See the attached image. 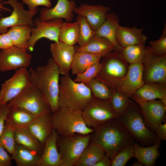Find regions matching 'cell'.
<instances>
[{
  "label": "cell",
  "instance_id": "cell-39",
  "mask_svg": "<svg viewBox=\"0 0 166 166\" xmlns=\"http://www.w3.org/2000/svg\"><path fill=\"white\" fill-rule=\"evenodd\" d=\"M16 144L14 130L5 124L4 130L0 136V145L11 155L14 151Z\"/></svg>",
  "mask_w": 166,
  "mask_h": 166
},
{
  "label": "cell",
  "instance_id": "cell-48",
  "mask_svg": "<svg viewBox=\"0 0 166 166\" xmlns=\"http://www.w3.org/2000/svg\"><path fill=\"white\" fill-rule=\"evenodd\" d=\"M2 11L10 12L12 10L4 6L3 3L0 2V11Z\"/></svg>",
  "mask_w": 166,
  "mask_h": 166
},
{
  "label": "cell",
  "instance_id": "cell-17",
  "mask_svg": "<svg viewBox=\"0 0 166 166\" xmlns=\"http://www.w3.org/2000/svg\"><path fill=\"white\" fill-rule=\"evenodd\" d=\"M50 50L60 74H69L76 52L75 47L59 42L51 44Z\"/></svg>",
  "mask_w": 166,
  "mask_h": 166
},
{
  "label": "cell",
  "instance_id": "cell-24",
  "mask_svg": "<svg viewBox=\"0 0 166 166\" xmlns=\"http://www.w3.org/2000/svg\"><path fill=\"white\" fill-rule=\"evenodd\" d=\"M37 116L22 109L10 108L6 118L5 124L14 130L27 129Z\"/></svg>",
  "mask_w": 166,
  "mask_h": 166
},
{
  "label": "cell",
  "instance_id": "cell-14",
  "mask_svg": "<svg viewBox=\"0 0 166 166\" xmlns=\"http://www.w3.org/2000/svg\"><path fill=\"white\" fill-rule=\"evenodd\" d=\"M26 49L12 45L0 50V71L6 72L26 68L30 65L32 57Z\"/></svg>",
  "mask_w": 166,
  "mask_h": 166
},
{
  "label": "cell",
  "instance_id": "cell-13",
  "mask_svg": "<svg viewBox=\"0 0 166 166\" xmlns=\"http://www.w3.org/2000/svg\"><path fill=\"white\" fill-rule=\"evenodd\" d=\"M31 83L30 73L27 68H22L16 70L14 75L2 85L0 91L2 104L8 103Z\"/></svg>",
  "mask_w": 166,
  "mask_h": 166
},
{
  "label": "cell",
  "instance_id": "cell-19",
  "mask_svg": "<svg viewBox=\"0 0 166 166\" xmlns=\"http://www.w3.org/2000/svg\"><path fill=\"white\" fill-rule=\"evenodd\" d=\"M110 9L109 6L101 5L81 3L75 9L74 13L84 17L95 31L104 22L106 14Z\"/></svg>",
  "mask_w": 166,
  "mask_h": 166
},
{
  "label": "cell",
  "instance_id": "cell-40",
  "mask_svg": "<svg viewBox=\"0 0 166 166\" xmlns=\"http://www.w3.org/2000/svg\"><path fill=\"white\" fill-rule=\"evenodd\" d=\"M101 68V65L100 62L96 63L83 72L77 74L73 80L76 82L85 84L95 78Z\"/></svg>",
  "mask_w": 166,
  "mask_h": 166
},
{
  "label": "cell",
  "instance_id": "cell-6",
  "mask_svg": "<svg viewBox=\"0 0 166 166\" xmlns=\"http://www.w3.org/2000/svg\"><path fill=\"white\" fill-rule=\"evenodd\" d=\"M101 61V68L95 78L106 84L112 91L116 90L126 75L129 65L122 50L115 48L103 57Z\"/></svg>",
  "mask_w": 166,
  "mask_h": 166
},
{
  "label": "cell",
  "instance_id": "cell-45",
  "mask_svg": "<svg viewBox=\"0 0 166 166\" xmlns=\"http://www.w3.org/2000/svg\"><path fill=\"white\" fill-rule=\"evenodd\" d=\"M13 45L7 32L0 34V50Z\"/></svg>",
  "mask_w": 166,
  "mask_h": 166
},
{
  "label": "cell",
  "instance_id": "cell-29",
  "mask_svg": "<svg viewBox=\"0 0 166 166\" xmlns=\"http://www.w3.org/2000/svg\"><path fill=\"white\" fill-rule=\"evenodd\" d=\"M40 156L34 152L17 144L11 155L18 166H38Z\"/></svg>",
  "mask_w": 166,
  "mask_h": 166
},
{
  "label": "cell",
  "instance_id": "cell-26",
  "mask_svg": "<svg viewBox=\"0 0 166 166\" xmlns=\"http://www.w3.org/2000/svg\"><path fill=\"white\" fill-rule=\"evenodd\" d=\"M161 145V140L152 144L143 146L137 143H134V157L143 165L152 166L160 156L159 149Z\"/></svg>",
  "mask_w": 166,
  "mask_h": 166
},
{
  "label": "cell",
  "instance_id": "cell-11",
  "mask_svg": "<svg viewBox=\"0 0 166 166\" xmlns=\"http://www.w3.org/2000/svg\"><path fill=\"white\" fill-rule=\"evenodd\" d=\"M148 49L147 55L142 63L144 83L166 84V54L158 55L151 51L149 46Z\"/></svg>",
  "mask_w": 166,
  "mask_h": 166
},
{
  "label": "cell",
  "instance_id": "cell-28",
  "mask_svg": "<svg viewBox=\"0 0 166 166\" xmlns=\"http://www.w3.org/2000/svg\"><path fill=\"white\" fill-rule=\"evenodd\" d=\"M102 57L100 55L76 51L71 67L72 74L76 75L83 72L93 65L100 62Z\"/></svg>",
  "mask_w": 166,
  "mask_h": 166
},
{
  "label": "cell",
  "instance_id": "cell-22",
  "mask_svg": "<svg viewBox=\"0 0 166 166\" xmlns=\"http://www.w3.org/2000/svg\"><path fill=\"white\" fill-rule=\"evenodd\" d=\"M119 19L118 15L113 12L107 13L103 23L95 31V35L105 38L111 42L115 48L122 50V48L118 44L116 35L118 27Z\"/></svg>",
  "mask_w": 166,
  "mask_h": 166
},
{
  "label": "cell",
  "instance_id": "cell-35",
  "mask_svg": "<svg viewBox=\"0 0 166 166\" xmlns=\"http://www.w3.org/2000/svg\"><path fill=\"white\" fill-rule=\"evenodd\" d=\"M85 84L91 90L93 97L103 100H110L113 91L105 83L94 78Z\"/></svg>",
  "mask_w": 166,
  "mask_h": 166
},
{
  "label": "cell",
  "instance_id": "cell-18",
  "mask_svg": "<svg viewBox=\"0 0 166 166\" xmlns=\"http://www.w3.org/2000/svg\"><path fill=\"white\" fill-rule=\"evenodd\" d=\"M77 7L74 0H58L52 8H42L39 12V18L43 21L56 19H64L67 22L73 19L74 13Z\"/></svg>",
  "mask_w": 166,
  "mask_h": 166
},
{
  "label": "cell",
  "instance_id": "cell-8",
  "mask_svg": "<svg viewBox=\"0 0 166 166\" xmlns=\"http://www.w3.org/2000/svg\"><path fill=\"white\" fill-rule=\"evenodd\" d=\"M60 144L59 153L61 166L75 165L91 139L90 134H79L65 136Z\"/></svg>",
  "mask_w": 166,
  "mask_h": 166
},
{
  "label": "cell",
  "instance_id": "cell-7",
  "mask_svg": "<svg viewBox=\"0 0 166 166\" xmlns=\"http://www.w3.org/2000/svg\"><path fill=\"white\" fill-rule=\"evenodd\" d=\"M7 103L10 108L22 109L36 116L51 112L44 95L32 82Z\"/></svg>",
  "mask_w": 166,
  "mask_h": 166
},
{
  "label": "cell",
  "instance_id": "cell-44",
  "mask_svg": "<svg viewBox=\"0 0 166 166\" xmlns=\"http://www.w3.org/2000/svg\"><path fill=\"white\" fill-rule=\"evenodd\" d=\"M11 156L7 151L0 145V166H10L12 165Z\"/></svg>",
  "mask_w": 166,
  "mask_h": 166
},
{
  "label": "cell",
  "instance_id": "cell-47",
  "mask_svg": "<svg viewBox=\"0 0 166 166\" xmlns=\"http://www.w3.org/2000/svg\"><path fill=\"white\" fill-rule=\"evenodd\" d=\"M111 166V158L106 154H105V155L94 165V166Z\"/></svg>",
  "mask_w": 166,
  "mask_h": 166
},
{
  "label": "cell",
  "instance_id": "cell-2",
  "mask_svg": "<svg viewBox=\"0 0 166 166\" xmlns=\"http://www.w3.org/2000/svg\"><path fill=\"white\" fill-rule=\"evenodd\" d=\"M30 73L32 83L42 92L52 113L59 108L58 99L60 74L58 68L52 58L46 64L31 69Z\"/></svg>",
  "mask_w": 166,
  "mask_h": 166
},
{
  "label": "cell",
  "instance_id": "cell-10",
  "mask_svg": "<svg viewBox=\"0 0 166 166\" xmlns=\"http://www.w3.org/2000/svg\"><path fill=\"white\" fill-rule=\"evenodd\" d=\"M33 22L35 27L31 28L26 49L28 52H33L36 42L42 38H46L54 42H59V33L63 22L62 19L43 21L37 18L33 20Z\"/></svg>",
  "mask_w": 166,
  "mask_h": 166
},
{
  "label": "cell",
  "instance_id": "cell-43",
  "mask_svg": "<svg viewBox=\"0 0 166 166\" xmlns=\"http://www.w3.org/2000/svg\"><path fill=\"white\" fill-rule=\"evenodd\" d=\"M10 109L7 103L0 107V136L4 128L6 118Z\"/></svg>",
  "mask_w": 166,
  "mask_h": 166
},
{
  "label": "cell",
  "instance_id": "cell-31",
  "mask_svg": "<svg viewBox=\"0 0 166 166\" xmlns=\"http://www.w3.org/2000/svg\"><path fill=\"white\" fill-rule=\"evenodd\" d=\"M16 143L24 146L41 156L42 152L43 145L26 128L14 130Z\"/></svg>",
  "mask_w": 166,
  "mask_h": 166
},
{
  "label": "cell",
  "instance_id": "cell-37",
  "mask_svg": "<svg viewBox=\"0 0 166 166\" xmlns=\"http://www.w3.org/2000/svg\"><path fill=\"white\" fill-rule=\"evenodd\" d=\"M134 143L123 148L117 152L111 159V166H124L130 159L134 157Z\"/></svg>",
  "mask_w": 166,
  "mask_h": 166
},
{
  "label": "cell",
  "instance_id": "cell-33",
  "mask_svg": "<svg viewBox=\"0 0 166 166\" xmlns=\"http://www.w3.org/2000/svg\"><path fill=\"white\" fill-rule=\"evenodd\" d=\"M78 28L77 21L74 22H63L59 31V42L74 46L77 43Z\"/></svg>",
  "mask_w": 166,
  "mask_h": 166
},
{
  "label": "cell",
  "instance_id": "cell-4",
  "mask_svg": "<svg viewBox=\"0 0 166 166\" xmlns=\"http://www.w3.org/2000/svg\"><path fill=\"white\" fill-rule=\"evenodd\" d=\"M93 97L91 90L85 84L75 81L69 74L60 78L59 107L82 111Z\"/></svg>",
  "mask_w": 166,
  "mask_h": 166
},
{
  "label": "cell",
  "instance_id": "cell-23",
  "mask_svg": "<svg viewBox=\"0 0 166 166\" xmlns=\"http://www.w3.org/2000/svg\"><path fill=\"white\" fill-rule=\"evenodd\" d=\"M51 113L38 116L27 129L43 145L53 129Z\"/></svg>",
  "mask_w": 166,
  "mask_h": 166
},
{
  "label": "cell",
  "instance_id": "cell-50",
  "mask_svg": "<svg viewBox=\"0 0 166 166\" xmlns=\"http://www.w3.org/2000/svg\"><path fill=\"white\" fill-rule=\"evenodd\" d=\"M2 105V104L1 103L0 101V107Z\"/></svg>",
  "mask_w": 166,
  "mask_h": 166
},
{
  "label": "cell",
  "instance_id": "cell-5",
  "mask_svg": "<svg viewBox=\"0 0 166 166\" xmlns=\"http://www.w3.org/2000/svg\"><path fill=\"white\" fill-rule=\"evenodd\" d=\"M82 111L59 107L51 115L53 127L58 134L65 136L75 134L85 135L94 129L88 126L83 119Z\"/></svg>",
  "mask_w": 166,
  "mask_h": 166
},
{
  "label": "cell",
  "instance_id": "cell-38",
  "mask_svg": "<svg viewBox=\"0 0 166 166\" xmlns=\"http://www.w3.org/2000/svg\"><path fill=\"white\" fill-rule=\"evenodd\" d=\"M130 101L120 91L116 90L113 91L109 101L112 109L118 115L126 109Z\"/></svg>",
  "mask_w": 166,
  "mask_h": 166
},
{
  "label": "cell",
  "instance_id": "cell-16",
  "mask_svg": "<svg viewBox=\"0 0 166 166\" xmlns=\"http://www.w3.org/2000/svg\"><path fill=\"white\" fill-rule=\"evenodd\" d=\"M143 72L142 63L129 65L126 75L119 82L116 90L120 91L130 98L133 94L144 84Z\"/></svg>",
  "mask_w": 166,
  "mask_h": 166
},
{
  "label": "cell",
  "instance_id": "cell-30",
  "mask_svg": "<svg viewBox=\"0 0 166 166\" xmlns=\"http://www.w3.org/2000/svg\"><path fill=\"white\" fill-rule=\"evenodd\" d=\"M105 154L100 145L92 142L84 150L75 166H94Z\"/></svg>",
  "mask_w": 166,
  "mask_h": 166
},
{
  "label": "cell",
  "instance_id": "cell-51",
  "mask_svg": "<svg viewBox=\"0 0 166 166\" xmlns=\"http://www.w3.org/2000/svg\"><path fill=\"white\" fill-rule=\"evenodd\" d=\"M17 0V1H18V0Z\"/></svg>",
  "mask_w": 166,
  "mask_h": 166
},
{
  "label": "cell",
  "instance_id": "cell-21",
  "mask_svg": "<svg viewBox=\"0 0 166 166\" xmlns=\"http://www.w3.org/2000/svg\"><path fill=\"white\" fill-rule=\"evenodd\" d=\"M144 28H137L119 26L116 35L117 41L122 48L136 45H145L147 37L143 34Z\"/></svg>",
  "mask_w": 166,
  "mask_h": 166
},
{
  "label": "cell",
  "instance_id": "cell-49",
  "mask_svg": "<svg viewBox=\"0 0 166 166\" xmlns=\"http://www.w3.org/2000/svg\"><path fill=\"white\" fill-rule=\"evenodd\" d=\"M132 166H143V164L139 161L134 162L132 164Z\"/></svg>",
  "mask_w": 166,
  "mask_h": 166
},
{
  "label": "cell",
  "instance_id": "cell-25",
  "mask_svg": "<svg viewBox=\"0 0 166 166\" xmlns=\"http://www.w3.org/2000/svg\"><path fill=\"white\" fill-rule=\"evenodd\" d=\"M166 97V84L158 83L144 84L130 97L134 101H149Z\"/></svg>",
  "mask_w": 166,
  "mask_h": 166
},
{
  "label": "cell",
  "instance_id": "cell-20",
  "mask_svg": "<svg viewBox=\"0 0 166 166\" xmlns=\"http://www.w3.org/2000/svg\"><path fill=\"white\" fill-rule=\"evenodd\" d=\"M58 135L53 129L45 142L38 166H61L60 156L57 145Z\"/></svg>",
  "mask_w": 166,
  "mask_h": 166
},
{
  "label": "cell",
  "instance_id": "cell-3",
  "mask_svg": "<svg viewBox=\"0 0 166 166\" xmlns=\"http://www.w3.org/2000/svg\"><path fill=\"white\" fill-rule=\"evenodd\" d=\"M142 146L151 145L160 140L148 126L138 104L130 101L126 109L116 119Z\"/></svg>",
  "mask_w": 166,
  "mask_h": 166
},
{
  "label": "cell",
  "instance_id": "cell-42",
  "mask_svg": "<svg viewBox=\"0 0 166 166\" xmlns=\"http://www.w3.org/2000/svg\"><path fill=\"white\" fill-rule=\"evenodd\" d=\"M23 3L26 4L29 10H34L40 6H44L46 8H50L52 4L51 0H22Z\"/></svg>",
  "mask_w": 166,
  "mask_h": 166
},
{
  "label": "cell",
  "instance_id": "cell-41",
  "mask_svg": "<svg viewBox=\"0 0 166 166\" xmlns=\"http://www.w3.org/2000/svg\"><path fill=\"white\" fill-rule=\"evenodd\" d=\"M149 47L155 54L160 55L166 54V25L160 38L158 40L149 42Z\"/></svg>",
  "mask_w": 166,
  "mask_h": 166
},
{
  "label": "cell",
  "instance_id": "cell-9",
  "mask_svg": "<svg viewBox=\"0 0 166 166\" xmlns=\"http://www.w3.org/2000/svg\"><path fill=\"white\" fill-rule=\"evenodd\" d=\"M82 111L85 124L89 127L93 129L117 119V116L109 101L101 100L93 97Z\"/></svg>",
  "mask_w": 166,
  "mask_h": 166
},
{
  "label": "cell",
  "instance_id": "cell-32",
  "mask_svg": "<svg viewBox=\"0 0 166 166\" xmlns=\"http://www.w3.org/2000/svg\"><path fill=\"white\" fill-rule=\"evenodd\" d=\"M31 28L30 26L26 25L10 28L7 32L13 45L26 49Z\"/></svg>",
  "mask_w": 166,
  "mask_h": 166
},
{
  "label": "cell",
  "instance_id": "cell-1",
  "mask_svg": "<svg viewBox=\"0 0 166 166\" xmlns=\"http://www.w3.org/2000/svg\"><path fill=\"white\" fill-rule=\"evenodd\" d=\"M92 142L100 145L111 158L123 148L135 140L116 119L94 128Z\"/></svg>",
  "mask_w": 166,
  "mask_h": 166
},
{
  "label": "cell",
  "instance_id": "cell-46",
  "mask_svg": "<svg viewBox=\"0 0 166 166\" xmlns=\"http://www.w3.org/2000/svg\"><path fill=\"white\" fill-rule=\"evenodd\" d=\"M158 139L160 140H166V123H161L155 132Z\"/></svg>",
  "mask_w": 166,
  "mask_h": 166
},
{
  "label": "cell",
  "instance_id": "cell-36",
  "mask_svg": "<svg viewBox=\"0 0 166 166\" xmlns=\"http://www.w3.org/2000/svg\"><path fill=\"white\" fill-rule=\"evenodd\" d=\"M76 21L79 25L77 43L78 46L83 47L87 44L95 35V31L91 28L83 16L78 15Z\"/></svg>",
  "mask_w": 166,
  "mask_h": 166
},
{
  "label": "cell",
  "instance_id": "cell-27",
  "mask_svg": "<svg viewBox=\"0 0 166 166\" xmlns=\"http://www.w3.org/2000/svg\"><path fill=\"white\" fill-rule=\"evenodd\" d=\"M75 48L77 51L84 52L103 57L113 50L115 47L107 39L95 35L85 46H77Z\"/></svg>",
  "mask_w": 166,
  "mask_h": 166
},
{
  "label": "cell",
  "instance_id": "cell-34",
  "mask_svg": "<svg viewBox=\"0 0 166 166\" xmlns=\"http://www.w3.org/2000/svg\"><path fill=\"white\" fill-rule=\"evenodd\" d=\"M148 46L145 45L136 44L123 48L122 54L129 65L143 63L148 53Z\"/></svg>",
  "mask_w": 166,
  "mask_h": 166
},
{
  "label": "cell",
  "instance_id": "cell-15",
  "mask_svg": "<svg viewBox=\"0 0 166 166\" xmlns=\"http://www.w3.org/2000/svg\"><path fill=\"white\" fill-rule=\"evenodd\" d=\"M134 101L139 106L148 125L155 132L157 126L165 119L166 105L160 100Z\"/></svg>",
  "mask_w": 166,
  "mask_h": 166
},
{
  "label": "cell",
  "instance_id": "cell-12",
  "mask_svg": "<svg viewBox=\"0 0 166 166\" xmlns=\"http://www.w3.org/2000/svg\"><path fill=\"white\" fill-rule=\"evenodd\" d=\"M3 3L8 4L13 10L9 16L0 19V34L6 33L8 28L21 25H28L31 28L34 26L33 17L36 14L38 9L26 10L22 4L17 0L2 1Z\"/></svg>",
  "mask_w": 166,
  "mask_h": 166
}]
</instances>
